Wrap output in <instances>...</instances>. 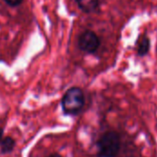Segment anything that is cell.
I'll use <instances>...</instances> for the list:
<instances>
[{"mask_svg": "<svg viewBox=\"0 0 157 157\" xmlns=\"http://www.w3.org/2000/svg\"><path fill=\"white\" fill-rule=\"evenodd\" d=\"M97 146L99 157H117L121 146V136L114 131L106 132L98 139Z\"/></svg>", "mask_w": 157, "mask_h": 157, "instance_id": "6da1fadb", "label": "cell"}, {"mask_svg": "<svg viewBox=\"0 0 157 157\" xmlns=\"http://www.w3.org/2000/svg\"><path fill=\"white\" fill-rule=\"evenodd\" d=\"M85 105V95L81 88L74 86L69 88L63 97L62 108L66 115L78 114Z\"/></svg>", "mask_w": 157, "mask_h": 157, "instance_id": "7a4b0ae2", "label": "cell"}, {"mask_svg": "<svg viewBox=\"0 0 157 157\" xmlns=\"http://www.w3.org/2000/svg\"><path fill=\"white\" fill-rule=\"evenodd\" d=\"M100 46L99 37L92 30H85L78 38V47L81 51L92 54L95 53Z\"/></svg>", "mask_w": 157, "mask_h": 157, "instance_id": "3957f363", "label": "cell"}, {"mask_svg": "<svg viewBox=\"0 0 157 157\" xmlns=\"http://www.w3.org/2000/svg\"><path fill=\"white\" fill-rule=\"evenodd\" d=\"M150 47H151L150 39L146 35L141 34L138 37L137 40L135 41V48H136L137 55L139 57H144L147 55L149 53Z\"/></svg>", "mask_w": 157, "mask_h": 157, "instance_id": "277c9868", "label": "cell"}, {"mask_svg": "<svg viewBox=\"0 0 157 157\" xmlns=\"http://www.w3.org/2000/svg\"><path fill=\"white\" fill-rule=\"evenodd\" d=\"M78 7L86 14L96 12L100 5L99 0H75Z\"/></svg>", "mask_w": 157, "mask_h": 157, "instance_id": "5b68a950", "label": "cell"}, {"mask_svg": "<svg viewBox=\"0 0 157 157\" xmlns=\"http://www.w3.org/2000/svg\"><path fill=\"white\" fill-rule=\"evenodd\" d=\"M15 146V141L11 137H6L0 142V149L2 154H7L12 152Z\"/></svg>", "mask_w": 157, "mask_h": 157, "instance_id": "8992f818", "label": "cell"}, {"mask_svg": "<svg viewBox=\"0 0 157 157\" xmlns=\"http://www.w3.org/2000/svg\"><path fill=\"white\" fill-rule=\"evenodd\" d=\"M5 2L10 6H19L23 2V0H5Z\"/></svg>", "mask_w": 157, "mask_h": 157, "instance_id": "52a82bcc", "label": "cell"}, {"mask_svg": "<svg viewBox=\"0 0 157 157\" xmlns=\"http://www.w3.org/2000/svg\"><path fill=\"white\" fill-rule=\"evenodd\" d=\"M48 157H62L60 155H57V154H53V155H49Z\"/></svg>", "mask_w": 157, "mask_h": 157, "instance_id": "ba28073f", "label": "cell"}, {"mask_svg": "<svg viewBox=\"0 0 157 157\" xmlns=\"http://www.w3.org/2000/svg\"><path fill=\"white\" fill-rule=\"evenodd\" d=\"M3 130L2 129H0V142H1V140H2V136H3Z\"/></svg>", "mask_w": 157, "mask_h": 157, "instance_id": "9c48e42d", "label": "cell"}]
</instances>
